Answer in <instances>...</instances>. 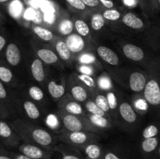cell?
I'll list each match as a JSON object with an SVG mask.
<instances>
[{"label":"cell","mask_w":160,"mask_h":159,"mask_svg":"<svg viewBox=\"0 0 160 159\" xmlns=\"http://www.w3.org/2000/svg\"><path fill=\"white\" fill-rule=\"evenodd\" d=\"M31 72L33 78L37 82L42 83L45 79V71L43 62L40 59H35L33 60L31 65Z\"/></svg>","instance_id":"20"},{"label":"cell","mask_w":160,"mask_h":159,"mask_svg":"<svg viewBox=\"0 0 160 159\" xmlns=\"http://www.w3.org/2000/svg\"><path fill=\"white\" fill-rule=\"evenodd\" d=\"M106 98H107L108 104H109L110 110H115L118 105V101H117V97L116 94L112 90L107 91L106 94Z\"/></svg>","instance_id":"41"},{"label":"cell","mask_w":160,"mask_h":159,"mask_svg":"<svg viewBox=\"0 0 160 159\" xmlns=\"http://www.w3.org/2000/svg\"><path fill=\"white\" fill-rule=\"evenodd\" d=\"M96 51L98 55L109 65H117L120 62V59L117 53L108 47L102 45L98 46L96 48Z\"/></svg>","instance_id":"14"},{"label":"cell","mask_w":160,"mask_h":159,"mask_svg":"<svg viewBox=\"0 0 160 159\" xmlns=\"http://www.w3.org/2000/svg\"><path fill=\"white\" fill-rule=\"evenodd\" d=\"M147 102L155 108H160V75L156 74L147 81L143 90Z\"/></svg>","instance_id":"5"},{"label":"cell","mask_w":160,"mask_h":159,"mask_svg":"<svg viewBox=\"0 0 160 159\" xmlns=\"http://www.w3.org/2000/svg\"><path fill=\"white\" fill-rule=\"evenodd\" d=\"M58 115L62 121V126L67 131H88L96 133H100L101 129L95 127L85 115H72L62 111L59 110L57 112Z\"/></svg>","instance_id":"2"},{"label":"cell","mask_w":160,"mask_h":159,"mask_svg":"<svg viewBox=\"0 0 160 159\" xmlns=\"http://www.w3.org/2000/svg\"><path fill=\"white\" fill-rule=\"evenodd\" d=\"M54 151L61 153L62 154L61 159H86L81 153L72 149L68 145L67 146H64L62 144L57 145L55 147Z\"/></svg>","instance_id":"24"},{"label":"cell","mask_w":160,"mask_h":159,"mask_svg":"<svg viewBox=\"0 0 160 159\" xmlns=\"http://www.w3.org/2000/svg\"><path fill=\"white\" fill-rule=\"evenodd\" d=\"M11 156H12V159H32L31 157H28V156L24 155V154H21L18 151V152H13L11 151Z\"/></svg>","instance_id":"51"},{"label":"cell","mask_w":160,"mask_h":159,"mask_svg":"<svg viewBox=\"0 0 160 159\" xmlns=\"http://www.w3.org/2000/svg\"><path fill=\"white\" fill-rule=\"evenodd\" d=\"M141 6L145 10L149 13H153L156 12L154 6V0H139Z\"/></svg>","instance_id":"44"},{"label":"cell","mask_w":160,"mask_h":159,"mask_svg":"<svg viewBox=\"0 0 160 159\" xmlns=\"http://www.w3.org/2000/svg\"><path fill=\"white\" fill-rule=\"evenodd\" d=\"M8 4H9V11L10 15L12 16L13 17H19L20 11H21V5H20V3L14 1V0H12Z\"/></svg>","instance_id":"42"},{"label":"cell","mask_w":160,"mask_h":159,"mask_svg":"<svg viewBox=\"0 0 160 159\" xmlns=\"http://www.w3.org/2000/svg\"><path fill=\"white\" fill-rule=\"evenodd\" d=\"M65 41L68 45L71 52L74 53V54H78V53L83 51L86 47L85 41L84 40V37L79 35L78 33L77 34L72 33L71 34L67 36Z\"/></svg>","instance_id":"13"},{"label":"cell","mask_w":160,"mask_h":159,"mask_svg":"<svg viewBox=\"0 0 160 159\" xmlns=\"http://www.w3.org/2000/svg\"><path fill=\"white\" fill-rule=\"evenodd\" d=\"M156 157L157 159H160V143L159 145V147H158L157 151L156 153Z\"/></svg>","instance_id":"56"},{"label":"cell","mask_w":160,"mask_h":159,"mask_svg":"<svg viewBox=\"0 0 160 159\" xmlns=\"http://www.w3.org/2000/svg\"><path fill=\"white\" fill-rule=\"evenodd\" d=\"M10 123L23 143H31L52 151H54L57 146L59 136L45 128L23 118H16Z\"/></svg>","instance_id":"1"},{"label":"cell","mask_w":160,"mask_h":159,"mask_svg":"<svg viewBox=\"0 0 160 159\" xmlns=\"http://www.w3.org/2000/svg\"><path fill=\"white\" fill-rule=\"evenodd\" d=\"M146 76L141 72H134L129 77V86L131 90L136 93L143 91L147 84Z\"/></svg>","instance_id":"12"},{"label":"cell","mask_w":160,"mask_h":159,"mask_svg":"<svg viewBox=\"0 0 160 159\" xmlns=\"http://www.w3.org/2000/svg\"><path fill=\"white\" fill-rule=\"evenodd\" d=\"M122 22L125 26L134 30H142L145 27V22L132 12H128L122 17Z\"/></svg>","instance_id":"16"},{"label":"cell","mask_w":160,"mask_h":159,"mask_svg":"<svg viewBox=\"0 0 160 159\" xmlns=\"http://www.w3.org/2000/svg\"><path fill=\"white\" fill-rule=\"evenodd\" d=\"M21 142L11 123L4 118H0V143L9 150L17 149Z\"/></svg>","instance_id":"4"},{"label":"cell","mask_w":160,"mask_h":159,"mask_svg":"<svg viewBox=\"0 0 160 159\" xmlns=\"http://www.w3.org/2000/svg\"><path fill=\"white\" fill-rule=\"evenodd\" d=\"M119 112L125 122L128 123H134L137 120L138 115L135 110L130 103L123 101L119 106Z\"/></svg>","instance_id":"17"},{"label":"cell","mask_w":160,"mask_h":159,"mask_svg":"<svg viewBox=\"0 0 160 159\" xmlns=\"http://www.w3.org/2000/svg\"><path fill=\"white\" fill-rule=\"evenodd\" d=\"M95 104L100 108L102 109L104 112H106V113H109V104H108V101H107V98L106 96L103 94H98L95 98Z\"/></svg>","instance_id":"38"},{"label":"cell","mask_w":160,"mask_h":159,"mask_svg":"<svg viewBox=\"0 0 160 159\" xmlns=\"http://www.w3.org/2000/svg\"><path fill=\"white\" fill-rule=\"evenodd\" d=\"M67 4L73 9L79 11H84L87 9V6L84 4L82 0H65Z\"/></svg>","instance_id":"43"},{"label":"cell","mask_w":160,"mask_h":159,"mask_svg":"<svg viewBox=\"0 0 160 159\" xmlns=\"http://www.w3.org/2000/svg\"><path fill=\"white\" fill-rule=\"evenodd\" d=\"M123 55L131 60L139 62L145 59V54L144 50L140 47L133 44H127L123 47Z\"/></svg>","instance_id":"15"},{"label":"cell","mask_w":160,"mask_h":159,"mask_svg":"<svg viewBox=\"0 0 160 159\" xmlns=\"http://www.w3.org/2000/svg\"><path fill=\"white\" fill-rule=\"evenodd\" d=\"M55 49L59 58L65 62H69L71 59V51L69 48L68 45L63 40H57L55 43Z\"/></svg>","instance_id":"25"},{"label":"cell","mask_w":160,"mask_h":159,"mask_svg":"<svg viewBox=\"0 0 160 159\" xmlns=\"http://www.w3.org/2000/svg\"><path fill=\"white\" fill-rule=\"evenodd\" d=\"M0 80L10 89L18 87V80L16 78L13 70L2 59L0 58Z\"/></svg>","instance_id":"8"},{"label":"cell","mask_w":160,"mask_h":159,"mask_svg":"<svg viewBox=\"0 0 160 159\" xmlns=\"http://www.w3.org/2000/svg\"><path fill=\"white\" fill-rule=\"evenodd\" d=\"M82 2L87 7L93 8V9H95V8H98L100 6H102L99 0H82Z\"/></svg>","instance_id":"47"},{"label":"cell","mask_w":160,"mask_h":159,"mask_svg":"<svg viewBox=\"0 0 160 159\" xmlns=\"http://www.w3.org/2000/svg\"><path fill=\"white\" fill-rule=\"evenodd\" d=\"M4 21H5V17H4V15H3L2 12L1 11V9H0V29H1V28H2Z\"/></svg>","instance_id":"54"},{"label":"cell","mask_w":160,"mask_h":159,"mask_svg":"<svg viewBox=\"0 0 160 159\" xmlns=\"http://www.w3.org/2000/svg\"><path fill=\"white\" fill-rule=\"evenodd\" d=\"M154 36H155V41H156L155 42V43L157 44L160 48V27L156 28V31H155L154 33Z\"/></svg>","instance_id":"52"},{"label":"cell","mask_w":160,"mask_h":159,"mask_svg":"<svg viewBox=\"0 0 160 159\" xmlns=\"http://www.w3.org/2000/svg\"><path fill=\"white\" fill-rule=\"evenodd\" d=\"M80 73H84V74L92 75L95 73V70L92 65H86V64H81L78 68Z\"/></svg>","instance_id":"45"},{"label":"cell","mask_w":160,"mask_h":159,"mask_svg":"<svg viewBox=\"0 0 160 159\" xmlns=\"http://www.w3.org/2000/svg\"><path fill=\"white\" fill-rule=\"evenodd\" d=\"M104 159H123L120 155L112 151H105Z\"/></svg>","instance_id":"49"},{"label":"cell","mask_w":160,"mask_h":159,"mask_svg":"<svg viewBox=\"0 0 160 159\" xmlns=\"http://www.w3.org/2000/svg\"><path fill=\"white\" fill-rule=\"evenodd\" d=\"M86 116L88 118L89 121L98 129L101 130H104L106 129H109L112 126V120L110 117L102 116V115H92V114H86Z\"/></svg>","instance_id":"18"},{"label":"cell","mask_w":160,"mask_h":159,"mask_svg":"<svg viewBox=\"0 0 160 159\" xmlns=\"http://www.w3.org/2000/svg\"><path fill=\"white\" fill-rule=\"evenodd\" d=\"M2 59L12 70L20 65L22 62L21 50L20 45L15 41H9L3 53Z\"/></svg>","instance_id":"7"},{"label":"cell","mask_w":160,"mask_h":159,"mask_svg":"<svg viewBox=\"0 0 160 159\" xmlns=\"http://www.w3.org/2000/svg\"><path fill=\"white\" fill-rule=\"evenodd\" d=\"M9 117H11L10 113L8 112L7 109L0 102V118H4V119H6V118H9Z\"/></svg>","instance_id":"48"},{"label":"cell","mask_w":160,"mask_h":159,"mask_svg":"<svg viewBox=\"0 0 160 159\" xmlns=\"http://www.w3.org/2000/svg\"><path fill=\"white\" fill-rule=\"evenodd\" d=\"M97 87L102 90H106V91H109L112 90V88L113 87V84H112V81L109 76L106 73H102L98 77L96 80Z\"/></svg>","instance_id":"27"},{"label":"cell","mask_w":160,"mask_h":159,"mask_svg":"<svg viewBox=\"0 0 160 159\" xmlns=\"http://www.w3.org/2000/svg\"><path fill=\"white\" fill-rule=\"evenodd\" d=\"M28 94L30 98L35 101H40L44 98V92L38 86H31L28 88Z\"/></svg>","instance_id":"35"},{"label":"cell","mask_w":160,"mask_h":159,"mask_svg":"<svg viewBox=\"0 0 160 159\" xmlns=\"http://www.w3.org/2000/svg\"><path fill=\"white\" fill-rule=\"evenodd\" d=\"M84 108L87 110L88 113L92 114V115H102V116H107L109 117V113H106V112L100 108L94 101H88L87 102L84 104Z\"/></svg>","instance_id":"32"},{"label":"cell","mask_w":160,"mask_h":159,"mask_svg":"<svg viewBox=\"0 0 160 159\" xmlns=\"http://www.w3.org/2000/svg\"><path fill=\"white\" fill-rule=\"evenodd\" d=\"M18 151L32 159H51L54 151L45 149L37 145L21 143L17 148Z\"/></svg>","instance_id":"6"},{"label":"cell","mask_w":160,"mask_h":159,"mask_svg":"<svg viewBox=\"0 0 160 159\" xmlns=\"http://www.w3.org/2000/svg\"><path fill=\"white\" fill-rule=\"evenodd\" d=\"M99 2L102 6L106 9H112L115 6L112 0H99Z\"/></svg>","instance_id":"50"},{"label":"cell","mask_w":160,"mask_h":159,"mask_svg":"<svg viewBox=\"0 0 160 159\" xmlns=\"http://www.w3.org/2000/svg\"><path fill=\"white\" fill-rule=\"evenodd\" d=\"M8 43H9V39H8L7 32L2 27L0 29V58L2 57Z\"/></svg>","instance_id":"39"},{"label":"cell","mask_w":160,"mask_h":159,"mask_svg":"<svg viewBox=\"0 0 160 159\" xmlns=\"http://www.w3.org/2000/svg\"><path fill=\"white\" fill-rule=\"evenodd\" d=\"M160 143V140L158 137L143 139L141 143V149L145 155H151L156 153Z\"/></svg>","instance_id":"19"},{"label":"cell","mask_w":160,"mask_h":159,"mask_svg":"<svg viewBox=\"0 0 160 159\" xmlns=\"http://www.w3.org/2000/svg\"><path fill=\"white\" fill-rule=\"evenodd\" d=\"M134 107L141 113H145L148 110L149 104L147 102L145 98L143 97V98H140L139 99H136L134 101Z\"/></svg>","instance_id":"40"},{"label":"cell","mask_w":160,"mask_h":159,"mask_svg":"<svg viewBox=\"0 0 160 159\" xmlns=\"http://www.w3.org/2000/svg\"><path fill=\"white\" fill-rule=\"evenodd\" d=\"M12 0H0V5H6L9 3Z\"/></svg>","instance_id":"55"},{"label":"cell","mask_w":160,"mask_h":159,"mask_svg":"<svg viewBox=\"0 0 160 159\" xmlns=\"http://www.w3.org/2000/svg\"><path fill=\"white\" fill-rule=\"evenodd\" d=\"M32 31L38 37H39L41 40L44 41H52L55 37L54 34L50 30L46 29L39 25H34L32 27Z\"/></svg>","instance_id":"26"},{"label":"cell","mask_w":160,"mask_h":159,"mask_svg":"<svg viewBox=\"0 0 160 159\" xmlns=\"http://www.w3.org/2000/svg\"><path fill=\"white\" fill-rule=\"evenodd\" d=\"M99 136V134L96 132L88 131L70 132L66 130L59 135V139L72 149L77 151L92 142H98L100 139Z\"/></svg>","instance_id":"3"},{"label":"cell","mask_w":160,"mask_h":159,"mask_svg":"<svg viewBox=\"0 0 160 159\" xmlns=\"http://www.w3.org/2000/svg\"><path fill=\"white\" fill-rule=\"evenodd\" d=\"M86 159H104L105 151L97 142H92L77 150Z\"/></svg>","instance_id":"9"},{"label":"cell","mask_w":160,"mask_h":159,"mask_svg":"<svg viewBox=\"0 0 160 159\" xmlns=\"http://www.w3.org/2000/svg\"><path fill=\"white\" fill-rule=\"evenodd\" d=\"M77 78H78V80L81 81L83 84H84L88 88L95 89L97 87L96 81L95 80V79L91 75L79 73L78 74H77Z\"/></svg>","instance_id":"33"},{"label":"cell","mask_w":160,"mask_h":159,"mask_svg":"<svg viewBox=\"0 0 160 159\" xmlns=\"http://www.w3.org/2000/svg\"><path fill=\"white\" fill-rule=\"evenodd\" d=\"M37 55L44 63L48 65H52L59 61L58 55L49 48H40L37 50Z\"/></svg>","instance_id":"21"},{"label":"cell","mask_w":160,"mask_h":159,"mask_svg":"<svg viewBox=\"0 0 160 159\" xmlns=\"http://www.w3.org/2000/svg\"><path fill=\"white\" fill-rule=\"evenodd\" d=\"M0 102L10 113L11 117L16 115L17 112L12 99V89L3 84L1 80H0Z\"/></svg>","instance_id":"10"},{"label":"cell","mask_w":160,"mask_h":159,"mask_svg":"<svg viewBox=\"0 0 160 159\" xmlns=\"http://www.w3.org/2000/svg\"><path fill=\"white\" fill-rule=\"evenodd\" d=\"M78 62L80 64H86V65H93L97 62L96 58L92 53L84 52L78 56Z\"/></svg>","instance_id":"37"},{"label":"cell","mask_w":160,"mask_h":159,"mask_svg":"<svg viewBox=\"0 0 160 159\" xmlns=\"http://www.w3.org/2000/svg\"><path fill=\"white\" fill-rule=\"evenodd\" d=\"M159 127L158 125L152 124L145 128V129L142 132V137L143 139L151 138V137H158L159 133Z\"/></svg>","instance_id":"36"},{"label":"cell","mask_w":160,"mask_h":159,"mask_svg":"<svg viewBox=\"0 0 160 159\" xmlns=\"http://www.w3.org/2000/svg\"><path fill=\"white\" fill-rule=\"evenodd\" d=\"M47 89L52 98L55 100H59L65 95L66 88L64 84H58L55 80H51L47 84Z\"/></svg>","instance_id":"22"},{"label":"cell","mask_w":160,"mask_h":159,"mask_svg":"<svg viewBox=\"0 0 160 159\" xmlns=\"http://www.w3.org/2000/svg\"><path fill=\"white\" fill-rule=\"evenodd\" d=\"M74 27V24L72 20L69 19H63L59 22L58 25V31L62 36H69L72 34Z\"/></svg>","instance_id":"28"},{"label":"cell","mask_w":160,"mask_h":159,"mask_svg":"<svg viewBox=\"0 0 160 159\" xmlns=\"http://www.w3.org/2000/svg\"><path fill=\"white\" fill-rule=\"evenodd\" d=\"M70 95L74 100L78 102H84L88 99V90L81 84H72L70 87Z\"/></svg>","instance_id":"23"},{"label":"cell","mask_w":160,"mask_h":159,"mask_svg":"<svg viewBox=\"0 0 160 159\" xmlns=\"http://www.w3.org/2000/svg\"><path fill=\"white\" fill-rule=\"evenodd\" d=\"M0 159H12L11 151L0 143Z\"/></svg>","instance_id":"46"},{"label":"cell","mask_w":160,"mask_h":159,"mask_svg":"<svg viewBox=\"0 0 160 159\" xmlns=\"http://www.w3.org/2000/svg\"><path fill=\"white\" fill-rule=\"evenodd\" d=\"M106 20L103 17L102 14L100 12H95L91 17V26L95 31H101L105 26Z\"/></svg>","instance_id":"29"},{"label":"cell","mask_w":160,"mask_h":159,"mask_svg":"<svg viewBox=\"0 0 160 159\" xmlns=\"http://www.w3.org/2000/svg\"><path fill=\"white\" fill-rule=\"evenodd\" d=\"M59 108L60 111H62L67 113L72 114V115H85L84 110L81 103L72 98H65L59 102Z\"/></svg>","instance_id":"11"},{"label":"cell","mask_w":160,"mask_h":159,"mask_svg":"<svg viewBox=\"0 0 160 159\" xmlns=\"http://www.w3.org/2000/svg\"><path fill=\"white\" fill-rule=\"evenodd\" d=\"M61 119L58 114H48L45 118V123L47 126L51 130L58 131L59 130L61 127Z\"/></svg>","instance_id":"31"},{"label":"cell","mask_w":160,"mask_h":159,"mask_svg":"<svg viewBox=\"0 0 160 159\" xmlns=\"http://www.w3.org/2000/svg\"><path fill=\"white\" fill-rule=\"evenodd\" d=\"M75 30L79 35L83 37H87L90 34V27L84 20L81 19H76L73 22Z\"/></svg>","instance_id":"30"},{"label":"cell","mask_w":160,"mask_h":159,"mask_svg":"<svg viewBox=\"0 0 160 159\" xmlns=\"http://www.w3.org/2000/svg\"><path fill=\"white\" fill-rule=\"evenodd\" d=\"M154 6L156 12H160V0H154Z\"/></svg>","instance_id":"53"},{"label":"cell","mask_w":160,"mask_h":159,"mask_svg":"<svg viewBox=\"0 0 160 159\" xmlns=\"http://www.w3.org/2000/svg\"><path fill=\"white\" fill-rule=\"evenodd\" d=\"M102 16L106 20L109 21H117L121 17V12L117 9H106L102 12Z\"/></svg>","instance_id":"34"}]
</instances>
